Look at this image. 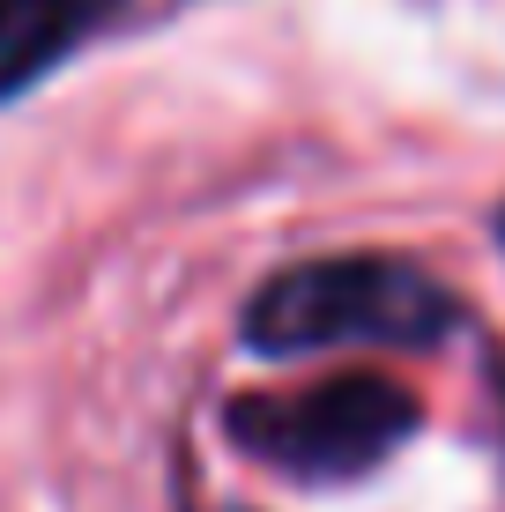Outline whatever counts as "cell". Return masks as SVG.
<instances>
[{
  "mask_svg": "<svg viewBox=\"0 0 505 512\" xmlns=\"http://www.w3.org/2000/svg\"><path fill=\"white\" fill-rule=\"evenodd\" d=\"M409 423H416V401L394 379H372V372L320 379L305 394H253V401L223 409V431L253 461H268L283 475H312V483L364 475L372 461H387L409 438Z\"/></svg>",
  "mask_w": 505,
  "mask_h": 512,
  "instance_id": "obj_2",
  "label": "cell"
},
{
  "mask_svg": "<svg viewBox=\"0 0 505 512\" xmlns=\"http://www.w3.org/2000/svg\"><path fill=\"white\" fill-rule=\"evenodd\" d=\"M454 327H461V297L394 253L305 260V268H283L246 305V342L260 357H305V349H342V342L431 349Z\"/></svg>",
  "mask_w": 505,
  "mask_h": 512,
  "instance_id": "obj_1",
  "label": "cell"
},
{
  "mask_svg": "<svg viewBox=\"0 0 505 512\" xmlns=\"http://www.w3.org/2000/svg\"><path fill=\"white\" fill-rule=\"evenodd\" d=\"M127 0H0V97H23L38 75L90 45Z\"/></svg>",
  "mask_w": 505,
  "mask_h": 512,
  "instance_id": "obj_3",
  "label": "cell"
}]
</instances>
